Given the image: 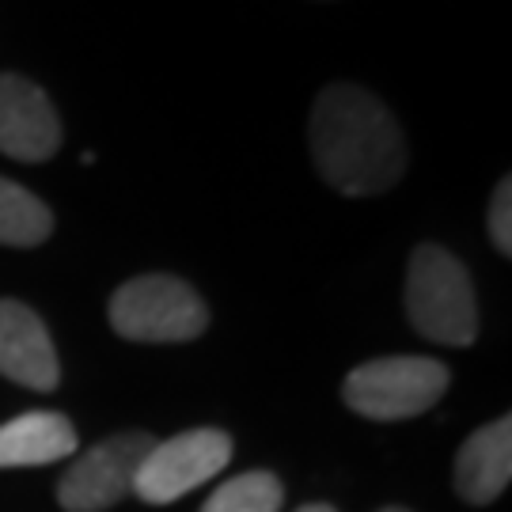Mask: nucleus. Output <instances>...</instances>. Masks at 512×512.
<instances>
[{
    "label": "nucleus",
    "mask_w": 512,
    "mask_h": 512,
    "mask_svg": "<svg viewBox=\"0 0 512 512\" xmlns=\"http://www.w3.org/2000/svg\"><path fill=\"white\" fill-rule=\"evenodd\" d=\"M308 137L315 171L346 198H372L403 179V129L361 84H330L315 95Z\"/></svg>",
    "instance_id": "nucleus-1"
},
{
    "label": "nucleus",
    "mask_w": 512,
    "mask_h": 512,
    "mask_svg": "<svg viewBox=\"0 0 512 512\" xmlns=\"http://www.w3.org/2000/svg\"><path fill=\"white\" fill-rule=\"evenodd\" d=\"M406 315L421 338L437 346H471L478 304L467 266L437 243H421L406 274Z\"/></svg>",
    "instance_id": "nucleus-2"
},
{
    "label": "nucleus",
    "mask_w": 512,
    "mask_h": 512,
    "mask_svg": "<svg viewBox=\"0 0 512 512\" xmlns=\"http://www.w3.org/2000/svg\"><path fill=\"white\" fill-rule=\"evenodd\" d=\"M110 327L129 342H194L209 327V308L183 277L145 274L110 296Z\"/></svg>",
    "instance_id": "nucleus-3"
},
{
    "label": "nucleus",
    "mask_w": 512,
    "mask_h": 512,
    "mask_svg": "<svg viewBox=\"0 0 512 512\" xmlns=\"http://www.w3.org/2000/svg\"><path fill=\"white\" fill-rule=\"evenodd\" d=\"M448 391V368L433 357H376L357 365L342 384V399L368 421L418 418Z\"/></svg>",
    "instance_id": "nucleus-4"
},
{
    "label": "nucleus",
    "mask_w": 512,
    "mask_h": 512,
    "mask_svg": "<svg viewBox=\"0 0 512 512\" xmlns=\"http://www.w3.org/2000/svg\"><path fill=\"white\" fill-rule=\"evenodd\" d=\"M232 459V437L224 429H190L171 440H156L137 467L133 494L145 505H171L217 478Z\"/></svg>",
    "instance_id": "nucleus-5"
},
{
    "label": "nucleus",
    "mask_w": 512,
    "mask_h": 512,
    "mask_svg": "<svg viewBox=\"0 0 512 512\" xmlns=\"http://www.w3.org/2000/svg\"><path fill=\"white\" fill-rule=\"evenodd\" d=\"M156 440L148 433H118L99 440L57 482V501L65 512H107L133 490L141 459Z\"/></svg>",
    "instance_id": "nucleus-6"
},
{
    "label": "nucleus",
    "mask_w": 512,
    "mask_h": 512,
    "mask_svg": "<svg viewBox=\"0 0 512 512\" xmlns=\"http://www.w3.org/2000/svg\"><path fill=\"white\" fill-rule=\"evenodd\" d=\"M61 148V118L35 80L0 73V152L19 164H42Z\"/></svg>",
    "instance_id": "nucleus-7"
},
{
    "label": "nucleus",
    "mask_w": 512,
    "mask_h": 512,
    "mask_svg": "<svg viewBox=\"0 0 512 512\" xmlns=\"http://www.w3.org/2000/svg\"><path fill=\"white\" fill-rule=\"evenodd\" d=\"M0 376L31 391H54L61 384L50 330L19 300H0Z\"/></svg>",
    "instance_id": "nucleus-8"
},
{
    "label": "nucleus",
    "mask_w": 512,
    "mask_h": 512,
    "mask_svg": "<svg viewBox=\"0 0 512 512\" xmlns=\"http://www.w3.org/2000/svg\"><path fill=\"white\" fill-rule=\"evenodd\" d=\"M512 478V421L497 418L463 440L456 456V494L467 505H490Z\"/></svg>",
    "instance_id": "nucleus-9"
},
{
    "label": "nucleus",
    "mask_w": 512,
    "mask_h": 512,
    "mask_svg": "<svg viewBox=\"0 0 512 512\" xmlns=\"http://www.w3.org/2000/svg\"><path fill=\"white\" fill-rule=\"evenodd\" d=\"M76 452L73 421L57 410H31L0 425V471L46 467Z\"/></svg>",
    "instance_id": "nucleus-10"
},
{
    "label": "nucleus",
    "mask_w": 512,
    "mask_h": 512,
    "mask_svg": "<svg viewBox=\"0 0 512 512\" xmlns=\"http://www.w3.org/2000/svg\"><path fill=\"white\" fill-rule=\"evenodd\" d=\"M54 232V213L42 198L12 179H0V243L4 247H38Z\"/></svg>",
    "instance_id": "nucleus-11"
},
{
    "label": "nucleus",
    "mask_w": 512,
    "mask_h": 512,
    "mask_svg": "<svg viewBox=\"0 0 512 512\" xmlns=\"http://www.w3.org/2000/svg\"><path fill=\"white\" fill-rule=\"evenodd\" d=\"M285 490L270 471H247L213 490L202 512H281Z\"/></svg>",
    "instance_id": "nucleus-12"
},
{
    "label": "nucleus",
    "mask_w": 512,
    "mask_h": 512,
    "mask_svg": "<svg viewBox=\"0 0 512 512\" xmlns=\"http://www.w3.org/2000/svg\"><path fill=\"white\" fill-rule=\"evenodd\" d=\"M490 239L501 255H512V179H501L490 198Z\"/></svg>",
    "instance_id": "nucleus-13"
},
{
    "label": "nucleus",
    "mask_w": 512,
    "mask_h": 512,
    "mask_svg": "<svg viewBox=\"0 0 512 512\" xmlns=\"http://www.w3.org/2000/svg\"><path fill=\"white\" fill-rule=\"evenodd\" d=\"M296 512H338V509H330V505H304V509H296Z\"/></svg>",
    "instance_id": "nucleus-14"
},
{
    "label": "nucleus",
    "mask_w": 512,
    "mask_h": 512,
    "mask_svg": "<svg viewBox=\"0 0 512 512\" xmlns=\"http://www.w3.org/2000/svg\"><path fill=\"white\" fill-rule=\"evenodd\" d=\"M384 512H410V509H399V505H391V509H384Z\"/></svg>",
    "instance_id": "nucleus-15"
}]
</instances>
